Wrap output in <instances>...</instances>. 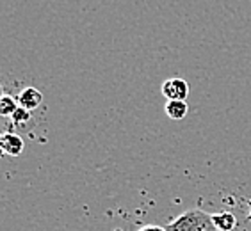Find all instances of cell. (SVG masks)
Wrapping results in <instances>:
<instances>
[{
    "label": "cell",
    "mask_w": 251,
    "mask_h": 231,
    "mask_svg": "<svg viewBox=\"0 0 251 231\" xmlns=\"http://www.w3.org/2000/svg\"><path fill=\"white\" fill-rule=\"evenodd\" d=\"M250 219H251V201H250Z\"/></svg>",
    "instance_id": "obj_12"
},
{
    "label": "cell",
    "mask_w": 251,
    "mask_h": 231,
    "mask_svg": "<svg viewBox=\"0 0 251 231\" xmlns=\"http://www.w3.org/2000/svg\"><path fill=\"white\" fill-rule=\"evenodd\" d=\"M2 96H4V87H2V84H0V100H2Z\"/></svg>",
    "instance_id": "obj_11"
},
{
    "label": "cell",
    "mask_w": 251,
    "mask_h": 231,
    "mask_svg": "<svg viewBox=\"0 0 251 231\" xmlns=\"http://www.w3.org/2000/svg\"><path fill=\"white\" fill-rule=\"evenodd\" d=\"M164 112L168 114L169 119L180 121L187 116L189 105L184 100H168V103H166V107H164Z\"/></svg>",
    "instance_id": "obj_5"
},
{
    "label": "cell",
    "mask_w": 251,
    "mask_h": 231,
    "mask_svg": "<svg viewBox=\"0 0 251 231\" xmlns=\"http://www.w3.org/2000/svg\"><path fill=\"white\" fill-rule=\"evenodd\" d=\"M11 121H13V125H15L16 128H24L27 123L32 121V112L27 111V109H24V107H18V111L13 114Z\"/></svg>",
    "instance_id": "obj_8"
},
{
    "label": "cell",
    "mask_w": 251,
    "mask_h": 231,
    "mask_svg": "<svg viewBox=\"0 0 251 231\" xmlns=\"http://www.w3.org/2000/svg\"><path fill=\"white\" fill-rule=\"evenodd\" d=\"M18 103H20V107H24V109L32 112L43 103V94H41V91L36 89V87H25L18 94Z\"/></svg>",
    "instance_id": "obj_4"
},
{
    "label": "cell",
    "mask_w": 251,
    "mask_h": 231,
    "mask_svg": "<svg viewBox=\"0 0 251 231\" xmlns=\"http://www.w3.org/2000/svg\"><path fill=\"white\" fill-rule=\"evenodd\" d=\"M212 221L218 228V231H233L237 228V219L233 213L230 212H219L214 213Z\"/></svg>",
    "instance_id": "obj_6"
},
{
    "label": "cell",
    "mask_w": 251,
    "mask_h": 231,
    "mask_svg": "<svg viewBox=\"0 0 251 231\" xmlns=\"http://www.w3.org/2000/svg\"><path fill=\"white\" fill-rule=\"evenodd\" d=\"M18 98L11 96V94H4L0 100V116L2 117H13L16 111H18Z\"/></svg>",
    "instance_id": "obj_7"
},
{
    "label": "cell",
    "mask_w": 251,
    "mask_h": 231,
    "mask_svg": "<svg viewBox=\"0 0 251 231\" xmlns=\"http://www.w3.org/2000/svg\"><path fill=\"white\" fill-rule=\"evenodd\" d=\"M139 231H166V228H160V226H145V228H141Z\"/></svg>",
    "instance_id": "obj_9"
},
{
    "label": "cell",
    "mask_w": 251,
    "mask_h": 231,
    "mask_svg": "<svg viewBox=\"0 0 251 231\" xmlns=\"http://www.w3.org/2000/svg\"><path fill=\"white\" fill-rule=\"evenodd\" d=\"M4 148H2V139H0V159H2V157H4Z\"/></svg>",
    "instance_id": "obj_10"
},
{
    "label": "cell",
    "mask_w": 251,
    "mask_h": 231,
    "mask_svg": "<svg viewBox=\"0 0 251 231\" xmlns=\"http://www.w3.org/2000/svg\"><path fill=\"white\" fill-rule=\"evenodd\" d=\"M0 139H2V148H4L5 155H9V157H20V155L24 153L25 142L18 134L5 132V134H0Z\"/></svg>",
    "instance_id": "obj_3"
},
{
    "label": "cell",
    "mask_w": 251,
    "mask_h": 231,
    "mask_svg": "<svg viewBox=\"0 0 251 231\" xmlns=\"http://www.w3.org/2000/svg\"><path fill=\"white\" fill-rule=\"evenodd\" d=\"M160 92H162V96H164L166 100H184L185 101L189 96V84L180 77L168 78V80L162 82Z\"/></svg>",
    "instance_id": "obj_2"
},
{
    "label": "cell",
    "mask_w": 251,
    "mask_h": 231,
    "mask_svg": "<svg viewBox=\"0 0 251 231\" xmlns=\"http://www.w3.org/2000/svg\"><path fill=\"white\" fill-rule=\"evenodd\" d=\"M166 231H218L212 215L201 208H191L166 224Z\"/></svg>",
    "instance_id": "obj_1"
}]
</instances>
